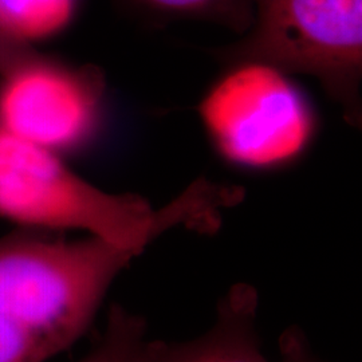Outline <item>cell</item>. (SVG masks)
Returning a JSON list of instances; mask_svg holds the SVG:
<instances>
[{
	"label": "cell",
	"mask_w": 362,
	"mask_h": 362,
	"mask_svg": "<svg viewBox=\"0 0 362 362\" xmlns=\"http://www.w3.org/2000/svg\"><path fill=\"white\" fill-rule=\"evenodd\" d=\"M233 188L197 180L165 207L110 194L78 176L57 155L0 127V218L38 231L78 230L141 255L169 230L216 231Z\"/></svg>",
	"instance_id": "6da1fadb"
},
{
	"label": "cell",
	"mask_w": 362,
	"mask_h": 362,
	"mask_svg": "<svg viewBox=\"0 0 362 362\" xmlns=\"http://www.w3.org/2000/svg\"><path fill=\"white\" fill-rule=\"evenodd\" d=\"M137 257L94 236L22 228L0 238V362H47L70 349Z\"/></svg>",
	"instance_id": "7a4b0ae2"
},
{
	"label": "cell",
	"mask_w": 362,
	"mask_h": 362,
	"mask_svg": "<svg viewBox=\"0 0 362 362\" xmlns=\"http://www.w3.org/2000/svg\"><path fill=\"white\" fill-rule=\"evenodd\" d=\"M242 37L223 58L314 77L349 122L360 124L362 0H254L252 23Z\"/></svg>",
	"instance_id": "3957f363"
},
{
	"label": "cell",
	"mask_w": 362,
	"mask_h": 362,
	"mask_svg": "<svg viewBox=\"0 0 362 362\" xmlns=\"http://www.w3.org/2000/svg\"><path fill=\"white\" fill-rule=\"evenodd\" d=\"M199 113L220 155L251 169L293 163L317 127L313 106L287 73L257 61L233 64L207 91Z\"/></svg>",
	"instance_id": "277c9868"
},
{
	"label": "cell",
	"mask_w": 362,
	"mask_h": 362,
	"mask_svg": "<svg viewBox=\"0 0 362 362\" xmlns=\"http://www.w3.org/2000/svg\"><path fill=\"white\" fill-rule=\"evenodd\" d=\"M104 117L105 79L95 67L35 52L0 74V127L57 155L86 149Z\"/></svg>",
	"instance_id": "5b68a950"
},
{
	"label": "cell",
	"mask_w": 362,
	"mask_h": 362,
	"mask_svg": "<svg viewBox=\"0 0 362 362\" xmlns=\"http://www.w3.org/2000/svg\"><path fill=\"white\" fill-rule=\"evenodd\" d=\"M258 309V290L235 284L218 300L208 330L187 341L151 339L148 361L272 362L262 348Z\"/></svg>",
	"instance_id": "8992f818"
},
{
	"label": "cell",
	"mask_w": 362,
	"mask_h": 362,
	"mask_svg": "<svg viewBox=\"0 0 362 362\" xmlns=\"http://www.w3.org/2000/svg\"><path fill=\"white\" fill-rule=\"evenodd\" d=\"M148 21H203L245 35L252 23L254 0H118Z\"/></svg>",
	"instance_id": "52a82bcc"
},
{
	"label": "cell",
	"mask_w": 362,
	"mask_h": 362,
	"mask_svg": "<svg viewBox=\"0 0 362 362\" xmlns=\"http://www.w3.org/2000/svg\"><path fill=\"white\" fill-rule=\"evenodd\" d=\"M77 7L78 0H0V30L31 45L64 31Z\"/></svg>",
	"instance_id": "ba28073f"
},
{
	"label": "cell",
	"mask_w": 362,
	"mask_h": 362,
	"mask_svg": "<svg viewBox=\"0 0 362 362\" xmlns=\"http://www.w3.org/2000/svg\"><path fill=\"white\" fill-rule=\"evenodd\" d=\"M149 342L148 322L143 315L113 303L103 334L77 362H149Z\"/></svg>",
	"instance_id": "9c48e42d"
},
{
	"label": "cell",
	"mask_w": 362,
	"mask_h": 362,
	"mask_svg": "<svg viewBox=\"0 0 362 362\" xmlns=\"http://www.w3.org/2000/svg\"><path fill=\"white\" fill-rule=\"evenodd\" d=\"M279 360L276 362H325L311 348L305 332L297 326L288 327L279 337Z\"/></svg>",
	"instance_id": "30bf717a"
},
{
	"label": "cell",
	"mask_w": 362,
	"mask_h": 362,
	"mask_svg": "<svg viewBox=\"0 0 362 362\" xmlns=\"http://www.w3.org/2000/svg\"><path fill=\"white\" fill-rule=\"evenodd\" d=\"M35 52L31 45L11 38L0 30V74L8 71Z\"/></svg>",
	"instance_id": "8fae6325"
}]
</instances>
